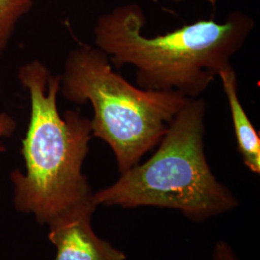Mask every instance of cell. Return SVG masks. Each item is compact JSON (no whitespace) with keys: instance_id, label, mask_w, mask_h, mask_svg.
<instances>
[{"instance_id":"1","label":"cell","mask_w":260,"mask_h":260,"mask_svg":"<svg viewBox=\"0 0 260 260\" xmlns=\"http://www.w3.org/2000/svg\"><path fill=\"white\" fill-rule=\"evenodd\" d=\"M147 18L137 3L103 15L94 26V44L113 66L136 68V83L147 91L177 92L201 98L250 37L254 20L240 11L220 23L201 19L155 37L143 34Z\"/></svg>"},{"instance_id":"2","label":"cell","mask_w":260,"mask_h":260,"mask_svg":"<svg viewBox=\"0 0 260 260\" xmlns=\"http://www.w3.org/2000/svg\"><path fill=\"white\" fill-rule=\"evenodd\" d=\"M19 78L30 94L31 112L21 142L25 172L15 169L10 175L13 205L17 211L33 215L37 223L47 225L76 205L93 201L82 173L93 138L91 119L79 110L60 115L61 76L51 75L40 61L22 66Z\"/></svg>"},{"instance_id":"3","label":"cell","mask_w":260,"mask_h":260,"mask_svg":"<svg viewBox=\"0 0 260 260\" xmlns=\"http://www.w3.org/2000/svg\"><path fill=\"white\" fill-rule=\"evenodd\" d=\"M205 114L204 99H188L156 152L121 174L114 184L93 193L94 204L173 208L196 222L234 208L236 198L216 179L206 159Z\"/></svg>"},{"instance_id":"4","label":"cell","mask_w":260,"mask_h":260,"mask_svg":"<svg viewBox=\"0 0 260 260\" xmlns=\"http://www.w3.org/2000/svg\"><path fill=\"white\" fill-rule=\"evenodd\" d=\"M60 76L65 99L91 103L92 135L108 144L121 174L157 146L188 100L177 92L136 88L113 71L104 51L85 44L69 53Z\"/></svg>"},{"instance_id":"5","label":"cell","mask_w":260,"mask_h":260,"mask_svg":"<svg viewBox=\"0 0 260 260\" xmlns=\"http://www.w3.org/2000/svg\"><path fill=\"white\" fill-rule=\"evenodd\" d=\"M94 202L76 205L48 223V240L56 248L54 260H125L121 251L100 238L91 219Z\"/></svg>"},{"instance_id":"6","label":"cell","mask_w":260,"mask_h":260,"mask_svg":"<svg viewBox=\"0 0 260 260\" xmlns=\"http://www.w3.org/2000/svg\"><path fill=\"white\" fill-rule=\"evenodd\" d=\"M219 79L223 86L232 116L238 150L246 167L254 174H260L259 133L252 125L238 96L237 75L233 66L220 73Z\"/></svg>"},{"instance_id":"7","label":"cell","mask_w":260,"mask_h":260,"mask_svg":"<svg viewBox=\"0 0 260 260\" xmlns=\"http://www.w3.org/2000/svg\"><path fill=\"white\" fill-rule=\"evenodd\" d=\"M33 0H0V58L19 19L31 10Z\"/></svg>"},{"instance_id":"8","label":"cell","mask_w":260,"mask_h":260,"mask_svg":"<svg viewBox=\"0 0 260 260\" xmlns=\"http://www.w3.org/2000/svg\"><path fill=\"white\" fill-rule=\"evenodd\" d=\"M17 121L7 113H0V153L5 151V147L1 139L11 137L17 130Z\"/></svg>"},{"instance_id":"9","label":"cell","mask_w":260,"mask_h":260,"mask_svg":"<svg viewBox=\"0 0 260 260\" xmlns=\"http://www.w3.org/2000/svg\"><path fill=\"white\" fill-rule=\"evenodd\" d=\"M213 260H239L225 242H218L214 250Z\"/></svg>"},{"instance_id":"10","label":"cell","mask_w":260,"mask_h":260,"mask_svg":"<svg viewBox=\"0 0 260 260\" xmlns=\"http://www.w3.org/2000/svg\"><path fill=\"white\" fill-rule=\"evenodd\" d=\"M168 1H172V2H174V3H180V2H183L184 0H168ZM208 2H210V4L215 7V4H216V1L217 0H207Z\"/></svg>"}]
</instances>
